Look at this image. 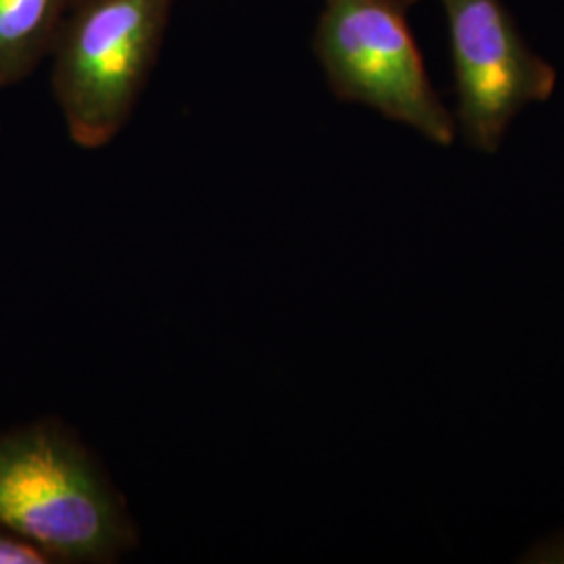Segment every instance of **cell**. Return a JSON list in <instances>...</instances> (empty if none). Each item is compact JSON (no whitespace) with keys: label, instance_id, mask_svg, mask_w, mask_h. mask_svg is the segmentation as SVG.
I'll use <instances>...</instances> for the list:
<instances>
[{"label":"cell","instance_id":"6da1fadb","mask_svg":"<svg viewBox=\"0 0 564 564\" xmlns=\"http://www.w3.org/2000/svg\"><path fill=\"white\" fill-rule=\"evenodd\" d=\"M0 527L53 564H113L139 545L120 489L59 419L0 435Z\"/></svg>","mask_w":564,"mask_h":564},{"label":"cell","instance_id":"3957f363","mask_svg":"<svg viewBox=\"0 0 564 564\" xmlns=\"http://www.w3.org/2000/svg\"><path fill=\"white\" fill-rule=\"evenodd\" d=\"M419 0H324L312 51L333 95L449 147L456 120L426 74L408 20Z\"/></svg>","mask_w":564,"mask_h":564},{"label":"cell","instance_id":"8992f818","mask_svg":"<svg viewBox=\"0 0 564 564\" xmlns=\"http://www.w3.org/2000/svg\"><path fill=\"white\" fill-rule=\"evenodd\" d=\"M0 564H53L36 545L0 527Z\"/></svg>","mask_w":564,"mask_h":564},{"label":"cell","instance_id":"7a4b0ae2","mask_svg":"<svg viewBox=\"0 0 564 564\" xmlns=\"http://www.w3.org/2000/svg\"><path fill=\"white\" fill-rule=\"evenodd\" d=\"M176 0H74L51 51L69 139L102 149L141 101Z\"/></svg>","mask_w":564,"mask_h":564},{"label":"cell","instance_id":"5b68a950","mask_svg":"<svg viewBox=\"0 0 564 564\" xmlns=\"http://www.w3.org/2000/svg\"><path fill=\"white\" fill-rule=\"evenodd\" d=\"M74 0H0V88L15 86L51 55Z\"/></svg>","mask_w":564,"mask_h":564},{"label":"cell","instance_id":"277c9868","mask_svg":"<svg viewBox=\"0 0 564 564\" xmlns=\"http://www.w3.org/2000/svg\"><path fill=\"white\" fill-rule=\"evenodd\" d=\"M445 11L456 128L477 151L496 153L512 120L554 95L558 74L524 41L505 0H440Z\"/></svg>","mask_w":564,"mask_h":564}]
</instances>
